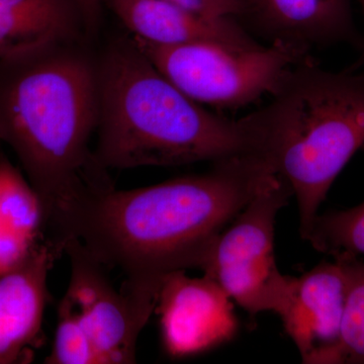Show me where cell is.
<instances>
[{
  "label": "cell",
  "instance_id": "obj_1",
  "mask_svg": "<svg viewBox=\"0 0 364 364\" xmlns=\"http://www.w3.org/2000/svg\"><path fill=\"white\" fill-rule=\"evenodd\" d=\"M213 164L205 173L91 196L50 237L64 244L76 239L93 259L119 268L127 279L160 280L205 269L222 232L277 176L259 156Z\"/></svg>",
  "mask_w": 364,
  "mask_h": 364
},
{
  "label": "cell",
  "instance_id": "obj_2",
  "mask_svg": "<svg viewBox=\"0 0 364 364\" xmlns=\"http://www.w3.org/2000/svg\"><path fill=\"white\" fill-rule=\"evenodd\" d=\"M93 43L61 41L0 59V141L40 196L48 233L86 198L114 188L90 147L100 119Z\"/></svg>",
  "mask_w": 364,
  "mask_h": 364
},
{
  "label": "cell",
  "instance_id": "obj_3",
  "mask_svg": "<svg viewBox=\"0 0 364 364\" xmlns=\"http://www.w3.org/2000/svg\"><path fill=\"white\" fill-rule=\"evenodd\" d=\"M98 161L107 169L181 166L240 156L265 158L249 116L228 119L184 95L131 35L98 51Z\"/></svg>",
  "mask_w": 364,
  "mask_h": 364
},
{
  "label": "cell",
  "instance_id": "obj_4",
  "mask_svg": "<svg viewBox=\"0 0 364 364\" xmlns=\"http://www.w3.org/2000/svg\"><path fill=\"white\" fill-rule=\"evenodd\" d=\"M269 97L249 116L275 173L296 196L306 240L333 182L364 145V75L325 70L308 57Z\"/></svg>",
  "mask_w": 364,
  "mask_h": 364
},
{
  "label": "cell",
  "instance_id": "obj_5",
  "mask_svg": "<svg viewBox=\"0 0 364 364\" xmlns=\"http://www.w3.org/2000/svg\"><path fill=\"white\" fill-rule=\"evenodd\" d=\"M132 38L184 95L217 109H240L269 97L291 67L310 57L279 43L254 48L217 42L160 46Z\"/></svg>",
  "mask_w": 364,
  "mask_h": 364
},
{
  "label": "cell",
  "instance_id": "obj_6",
  "mask_svg": "<svg viewBox=\"0 0 364 364\" xmlns=\"http://www.w3.org/2000/svg\"><path fill=\"white\" fill-rule=\"evenodd\" d=\"M293 196L273 176L220 235L203 269L250 317H280L293 294L296 277L280 272L274 253L277 215Z\"/></svg>",
  "mask_w": 364,
  "mask_h": 364
},
{
  "label": "cell",
  "instance_id": "obj_7",
  "mask_svg": "<svg viewBox=\"0 0 364 364\" xmlns=\"http://www.w3.org/2000/svg\"><path fill=\"white\" fill-rule=\"evenodd\" d=\"M64 253L70 260L71 275L63 299L90 335L102 364L135 363L136 340L156 310L164 279H126L117 289L104 265L78 240H67Z\"/></svg>",
  "mask_w": 364,
  "mask_h": 364
},
{
  "label": "cell",
  "instance_id": "obj_8",
  "mask_svg": "<svg viewBox=\"0 0 364 364\" xmlns=\"http://www.w3.org/2000/svg\"><path fill=\"white\" fill-rule=\"evenodd\" d=\"M234 301L212 277H191L186 270L163 280L156 306L163 347L172 358L215 348L237 331Z\"/></svg>",
  "mask_w": 364,
  "mask_h": 364
},
{
  "label": "cell",
  "instance_id": "obj_9",
  "mask_svg": "<svg viewBox=\"0 0 364 364\" xmlns=\"http://www.w3.org/2000/svg\"><path fill=\"white\" fill-rule=\"evenodd\" d=\"M240 21L269 44L306 52L338 43L361 45L352 0H247Z\"/></svg>",
  "mask_w": 364,
  "mask_h": 364
},
{
  "label": "cell",
  "instance_id": "obj_10",
  "mask_svg": "<svg viewBox=\"0 0 364 364\" xmlns=\"http://www.w3.org/2000/svg\"><path fill=\"white\" fill-rule=\"evenodd\" d=\"M64 248L49 237L21 267L0 273V364L32 359L42 337L48 275Z\"/></svg>",
  "mask_w": 364,
  "mask_h": 364
},
{
  "label": "cell",
  "instance_id": "obj_11",
  "mask_svg": "<svg viewBox=\"0 0 364 364\" xmlns=\"http://www.w3.org/2000/svg\"><path fill=\"white\" fill-rule=\"evenodd\" d=\"M349 258V254H340L296 277L280 318L304 363L310 364L318 351L338 338L348 289Z\"/></svg>",
  "mask_w": 364,
  "mask_h": 364
},
{
  "label": "cell",
  "instance_id": "obj_12",
  "mask_svg": "<svg viewBox=\"0 0 364 364\" xmlns=\"http://www.w3.org/2000/svg\"><path fill=\"white\" fill-rule=\"evenodd\" d=\"M131 36L160 46L217 42L242 48L260 46L240 21L208 18L163 0H102Z\"/></svg>",
  "mask_w": 364,
  "mask_h": 364
},
{
  "label": "cell",
  "instance_id": "obj_13",
  "mask_svg": "<svg viewBox=\"0 0 364 364\" xmlns=\"http://www.w3.org/2000/svg\"><path fill=\"white\" fill-rule=\"evenodd\" d=\"M48 238L40 196L0 151V273L21 267Z\"/></svg>",
  "mask_w": 364,
  "mask_h": 364
},
{
  "label": "cell",
  "instance_id": "obj_14",
  "mask_svg": "<svg viewBox=\"0 0 364 364\" xmlns=\"http://www.w3.org/2000/svg\"><path fill=\"white\" fill-rule=\"evenodd\" d=\"M85 38L90 39L76 0H0V59Z\"/></svg>",
  "mask_w": 364,
  "mask_h": 364
},
{
  "label": "cell",
  "instance_id": "obj_15",
  "mask_svg": "<svg viewBox=\"0 0 364 364\" xmlns=\"http://www.w3.org/2000/svg\"><path fill=\"white\" fill-rule=\"evenodd\" d=\"M364 363V262L349 258V282L338 338L310 364Z\"/></svg>",
  "mask_w": 364,
  "mask_h": 364
},
{
  "label": "cell",
  "instance_id": "obj_16",
  "mask_svg": "<svg viewBox=\"0 0 364 364\" xmlns=\"http://www.w3.org/2000/svg\"><path fill=\"white\" fill-rule=\"evenodd\" d=\"M306 240L333 257L364 255V202L349 210L318 215Z\"/></svg>",
  "mask_w": 364,
  "mask_h": 364
},
{
  "label": "cell",
  "instance_id": "obj_17",
  "mask_svg": "<svg viewBox=\"0 0 364 364\" xmlns=\"http://www.w3.org/2000/svg\"><path fill=\"white\" fill-rule=\"evenodd\" d=\"M48 364H102L90 335L65 299L58 306V321Z\"/></svg>",
  "mask_w": 364,
  "mask_h": 364
},
{
  "label": "cell",
  "instance_id": "obj_18",
  "mask_svg": "<svg viewBox=\"0 0 364 364\" xmlns=\"http://www.w3.org/2000/svg\"><path fill=\"white\" fill-rule=\"evenodd\" d=\"M191 13L208 18H234L241 21L247 0H163Z\"/></svg>",
  "mask_w": 364,
  "mask_h": 364
},
{
  "label": "cell",
  "instance_id": "obj_19",
  "mask_svg": "<svg viewBox=\"0 0 364 364\" xmlns=\"http://www.w3.org/2000/svg\"><path fill=\"white\" fill-rule=\"evenodd\" d=\"M85 16L88 37L95 41L100 33L104 18V2L102 0H76Z\"/></svg>",
  "mask_w": 364,
  "mask_h": 364
},
{
  "label": "cell",
  "instance_id": "obj_20",
  "mask_svg": "<svg viewBox=\"0 0 364 364\" xmlns=\"http://www.w3.org/2000/svg\"><path fill=\"white\" fill-rule=\"evenodd\" d=\"M361 4H363V9H364V0H361Z\"/></svg>",
  "mask_w": 364,
  "mask_h": 364
}]
</instances>
